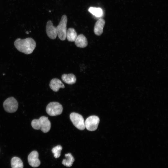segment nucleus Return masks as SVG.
Returning a JSON list of instances; mask_svg holds the SVG:
<instances>
[{"instance_id": "1", "label": "nucleus", "mask_w": 168, "mask_h": 168, "mask_svg": "<svg viewBox=\"0 0 168 168\" xmlns=\"http://www.w3.org/2000/svg\"><path fill=\"white\" fill-rule=\"evenodd\" d=\"M14 44L17 50L26 54L32 53L36 46L35 40L30 37L24 39L17 38L15 41Z\"/></svg>"}, {"instance_id": "2", "label": "nucleus", "mask_w": 168, "mask_h": 168, "mask_svg": "<svg viewBox=\"0 0 168 168\" xmlns=\"http://www.w3.org/2000/svg\"><path fill=\"white\" fill-rule=\"evenodd\" d=\"M32 128L36 130L40 129L44 133L48 132L51 128V123L47 117L42 116L38 119H34L31 122Z\"/></svg>"}, {"instance_id": "3", "label": "nucleus", "mask_w": 168, "mask_h": 168, "mask_svg": "<svg viewBox=\"0 0 168 168\" xmlns=\"http://www.w3.org/2000/svg\"><path fill=\"white\" fill-rule=\"evenodd\" d=\"M67 22V16L66 15H63L62 16L58 25L56 27L57 35L61 40H64L66 38Z\"/></svg>"}, {"instance_id": "4", "label": "nucleus", "mask_w": 168, "mask_h": 168, "mask_svg": "<svg viewBox=\"0 0 168 168\" xmlns=\"http://www.w3.org/2000/svg\"><path fill=\"white\" fill-rule=\"evenodd\" d=\"M62 105L58 102H53L47 106L46 112L50 116H55L60 114L63 111Z\"/></svg>"}, {"instance_id": "5", "label": "nucleus", "mask_w": 168, "mask_h": 168, "mask_svg": "<svg viewBox=\"0 0 168 168\" xmlns=\"http://www.w3.org/2000/svg\"><path fill=\"white\" fill-rule=\"evenodd\" d=\"M3 108L5 110L9 113L15 112L18 107V103L13 97H11L7 99L3 103Z\"/></svg>"}, {"instance_id": "6", "label": "nucleus", "mask_w": 168, "mask_h": 168, "mask_svg": "<svg viewBox=\"0 0 168 168\" xmlns=\"http://www.w3.org/2000/svg\"><path fill=\"white\" fill-rule=\"evenodd\" d=\"M70 118L73 124L77 129L80 130L85 129V127L84 119L81 115L73 112L70 114Z\"/></svg>"}, {"instance_id": "7", "label": "nucleus", "mask_w": 168, "mask_h": 168, "mask_svg": "<svg viewBox=\"0 0 168 168\" xmlns=\"http://www.w3.org/2000/svg\"><path fill=\"white\" fill-rule=\"evenodd\" d=\"M100 122L99 118L96 115H92L87 118L85 122V127L90 131L96 130Z\"/></svg>"}, {"instance_id": "8", "label": "nucleus", "mask_w": 168, "mask_h": 168, "mask_svg": "<svg viewBox=\"0 0 168 168\" xmlns=\"http://www.w3.org/2000/svg\"><path fill=\"white\" fill-rule=\"evenodd\" d=\"M39 154L36 151H33L29 155L28 160L29 165L33 167H38L40 164V161L38 158Z\"/></svg>"}, {"instance_id": "9", "label": "nucleus", "mask_w": 168, "mask_h": 168, "mask_svg": "<svg viewBox=\"0 0 168 168\" xmlns=\"http://www.w3.org/2000/svg\"><path fill=\"white\" fill-rule=\"evenodd\" d=\"M46 32L48 36L51 39H55L57 35L56 27L53 26L51 21H49L46 25Z\"/></svg>"}, {"instance_id": "10", "label": "nucleus", "mask_w": 168, "mask_h": 168, "mask_svg": "<svg viewBox=\"0 0 168 168\" xmlns=\"http://www.w3.org/2000/svg\"><path fill=\"white\" fill-rule=\"evenodd\" d=\"M50 88L54 91L57 92L59 88H65V86L63 82L59 79L54 78L52 79L49 83Z\"/></svg>"}, {"instance_id": "11", "label": "nucleus", "mask_w": 168, "mask_h": 168, "mask_svg": "<svg viewBox=\"0 0 168 168\" xmlns=\"http://www.w3.org/2000/svg\"><path fill=\"white\" fill-rule=\"evenodd\" d=\"M105 23V20L102 18H100L96 22L94 29V31L95 35H100L103 32V29Z\"/></svg>"}, {"instance_id": "12", "label": "nucleus", "mask_w": 168, "mask_h": 168, "mask_svg": "<svg viewBox=\"0 0 168 168\" xmlns=\"http://www.w3.org/2000/svg\"><path fill=\"white\" fill-rule=\"evenodd\" d=\"M74 42L76 46L79 48H85L88 44V42L86 38L82 34L77 35Z\"/></svg>"}, {"instance_id": "13", "label": "nucleus", "mask_w": 168, "mask_h": 168, "mask_svg": "<svg viewBox=\"0 0 168 168\" xmlns=\"http://www.w3.org/2000/svg\"><path fill=\"white\" fill-rule=\"evenodd\" d=\"M61 78L64 82L68 84H73L75 83L76 81L75 76L72 73L64 74L62 76Z\"/></svg>"}, {"instance_id": "14", "label": "nucleus", "mask_w": 168, "mask_h": 168, "mask_svg": "<svg viewBox=\"0 0 168 168\" xmlns=\"http://www.w3.org/2000/svg\"><path fill=\"white\" fill-rule=\"evenodd\" d=\"M77 36V33L74 28H70L67 30L66 37L69 41H75Z\"/></svg>"}, {"instance_id": "15", "label": "nucleus", "mask_w": 168, "mask_h": 168, "mask_svg": "<svg viewBox=\"0 0 168 168\" xmlns=\"http://www.w3.org/2000/svg\"><path fill=\"white\" fill-rule=\"evenodd\" d=\"M65 156L66 158L63 160L62 164L67 167H71L74 161V158L70 153L65 154Z\"/></svg>"}, {"instance_id": "16", "label": "nucleus", "mask_w": 168, "mask_h": 168, "mask_svg": "<svg viewBox=\"0 0 168 168\" xmlns=\"http://www.w3.org/2000/svg\"><path fill=\"white\" fill-rule=\"evenodd\" d=\"M12 168H23V162L20 158L17 157H14L11 160Z\"/></svg>"}, {"instance_id": "17", "label": "nucleus", "mask_w": 168, "mask_h": 168, "mask_svg": "<svg viewBox=\"0 0 168 168\" xmlns=\"http://www.w3.org/2000/svg\"><path fill=\"white\" fill-rule=\"evenodd\" d=\"M88 11L93 15L96 17H100L103 15V11L100 8L90 7Z\"/></svg>"}, {"instance_id": "18", "label": "nucleus", "mask_w": 168, "mask_h": 168, "mask_svg": "<svg viewBox=\"0 0 168 168\" xmlns=\"http://www.w3.org/2000/svg\"><path fill=\"white\" fill-rule=\"evenodd\" d=\"M62 147L61 145H57L53 147L52 149V152L54 154V157L58 158L61 155V151Z\"/></svg>"}, {"instance_id": "19", "label": "nucleus", "mask_w": 168, "mask_h": 168, "mask_svg": "<svg viewBox=\"0 0 168 168\" xmlns=\"http://www.w3.org/2000/svg\"><path fill=\"white\" fill-rule=\"evenodd\" d=\"M26 34H28L29 33V32H28L27 31V32H26Z\"/></svg>"}]
</instances>
